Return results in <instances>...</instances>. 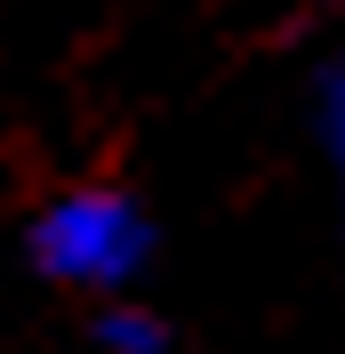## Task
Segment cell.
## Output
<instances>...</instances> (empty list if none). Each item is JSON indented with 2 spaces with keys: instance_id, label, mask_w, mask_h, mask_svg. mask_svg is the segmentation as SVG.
Wrapping results in <instances>:
<instances>
[{
  "instance_id": "7a4b0ae2",
  "label": "cell",
  "mask_w": 345,
  "mask_h": 354,
  "mask_svg": "<svg viewBox=\"0 0 345 354\" xmlns=\"http://www.w3.org/2000/svg\"><path fill=\"white\" fill-rule=\"evenodd\" d=\"M97 346H105V354H169V330H161V314L129 306V298L112 290L105 314H97Z\"/></svg>"
},
{
  "instance_id": "3957f363",
  "label": "cell",
  "mask_w": 345,
  "mask_h": 354,
  "mask_svg": "<svg viewBox=\"0 0 345 354\" xmlns=\"http://www.w3.org/2000/svg\"><path fill=\"white\" fill-rule=\"evenodd\" d=\"M322 153H329V169H337V201H345V57H329V73H322Z\"/></svg>"
},
{
  "instance_id": "6da1fadb",
  "label": "cell",
  "mask_w": 345,
  "mask_h": 354,
  "mask_svg": "<svg viewBox=\"0 0 345 354\" xmlns=\"http://www.w3.org/2000/svg\"><path fill=\"white\" fill-rule=\"evenodd\" d=\"M152 258V225L121 185H72L32 218V266L65 290H129Z\"/></svg>"
}]
</instances>
